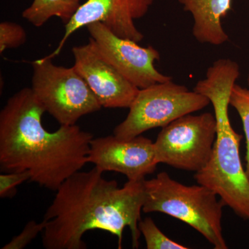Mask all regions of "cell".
Here are the masks:
<instances>
[{
    "mask_svg": "<svg viewBox=\"0 0 249 249\" xmlns=\"http://www.w3.org/2000/svg\"><path fill=\"white\" fill-rule=\"evenodd\" d=\"M94 166L67 178L56 191L43 219L42 245L46 249H85L83 237L89 231L110 232L122 248L124 228L130 229L132 248L138 249L145 199L143 181H127L119 187Z\"/></svg>",
    "mask_w": 249,
    "mask_h": 249,
    "instance_id": "6da1fadb",
    "label": "cell"
},
{
    "mask_svg": "<svg viewBox=\"0 0 249 249\" xmlns=\"http://www.w3.org/2000/svg\"><path fill=\"white\" fill-rule=\"evenodd\" d=\"M45 113L31 88L8 99L0 112V168L29 172L31 182L56 191L88 163L93 137L76 124L49 132L42 124Z\"/></svg>",
    "mask_w": 249,
    "mask_h": 249,
    "instance_id": "7a4b0ae2",
    "label": "cell"
},
{
    "mask_svg": "<svg viewBox=\"0 0 249 249\" xmlns=\"http://www.w3.org/2000/svg\"><path fill=\"white\" fill-rule=\"evenodd\" d=\"M239 76L237 62L219 59L208 68L206 78L198 81L193 89L209 98L217 122L212 155L195 178L220 196L237 215L249 220V180L240 155L242 136L232 128L229 116V98Z\"/></svg>",
    "mask_w": 249,
    "mask_h": 249,
    "instance_id": "3957f363",
    "label": "cell"
},
{
    "mask_svg": "<svg viewBox=\"0 0 249 249\" xmlns=\"http://www.w3.org/2000/svg\"><path fill=\"white\" fill-rule=\"evenodd\" d=\"M145 199L142 212L162 213L179 219L200 232L215 249H228L223 237L222 200L207 187L186 186L162 172L144 180Z\"/></svg>",
    "mask_w": 249,
    "mask_h": 249,
    "instance_id": "277c9868",
    "label": "cell"
},
{
    "mask_svg": "<svg viewBox=\"0 0 249 249\" xmlns=\"http://www.w3.org/2000/svg\"><path fill=\"white\" fill-rule=\"evenodd\" d=\"M44 57L31 62L36 97L60 125H74L80 118L102 108L86 82L74 67L57 66Z\"/></svg>",
    "mask_w": 249,
    "mask_h": 249,
    "instance_id": "5b68a950",
    "label": "cell"
},
{
    "mask_svg": "<svg viewBox=\"0 0 249 249\" xmlns=\"http://www.w3.org/2000/svg\"><path fill=\"white\" fill-rule=\"evenodd\" d=\"M211 103L204 95L190 91L173 80L139 90L127 117L113 134L130 139L156 127H163L181 116L201 110Z\"/></svg>",
    "mask_w": 249,
    "mask_h": 249,
    "instance_id": "8992f818",
    "label": "cell"
},
{
    "mask_svg": "<svg viewBox=\"0 0 249 249\" xmlns=\"http://www.w3.org/2000/svg\"><path fill=\"white\" fill-rule=\"evenodd\" d=\"M216 134L212 113L181 116L162 127L154 142L157 162L197 173L209 163Z\"/></svg>",
    "mask_w": 249,
    "mask_h": 249,
    "instance_id": "52a82bcc",
    "label": "cell"
},
{
    "mask_svg": "<svg viewBox=\"0 0 249 249\" xmlns=\"http://www.w3.org/2000/svg\"><path fill=\"white\" fill-rule=\"evenodd\" d=\"M86 27L103 57L139 89L172 80L156 69L160 53L152 46L142 47L133 40L121 38L101 22Z\"/></svg>",
    "mask_w": 249,
    "mask_h": 249,
    "instance_id": "ba28073f",
    "label": "cell"
},
{
    "mask_svg": "<svg viewBox=\"0 0 249 249\" xmlns=\"http://www.w3.org/2000/svg\"><path fill=\"white\" fill-rule=\"evenodd\" d=\"M154 0H87L65 26L63 37L48 58L59 55L67 39L80 28L93 22H101L116 36L139 42L143 34L136 27L134 20L148 12Z\"/></svg>",
    "mask_w": 249,
    "mask_h": 249,
    "instance_id": "9c48e42d",
    "label": "cell"
},
{
    "mask_svg": "<svg viewBox=\"0 0 249 249\" xmlns=\"http://www.w3.org/2000/svg\"><path fill=\"white\" fill-rule=\"evenodd\" d=\"M88 160L103 173L116 172L134 181L145 180L159 164L154 142L142 135L130 139H120L114 134L93 139Z\"/></svg>",
    "mask_w": 249,
    "mask_h": 249,
    "instance_id": "30bf717a",
    "label": "cell"
},
{
    "mask_svg": "<svg viewBox=\"0 0 249 249\" xmlns=\"http://www.w3.org/2000/svg\"><path fill=\"white\" fill-rule=\"evenodd\" d=\"M75 70L86 82L102 107L129 108L138 88L103 57L91 37L86 45L72 49Z\"/></svg>",
    "mask_w": 249,
    "mask_h": 249,
    "instance_id": "8fae6325",
    "label": "cell"
},
{
    "mask_svg": "<svg viewBox=\"0 0 249 249\" xmlns=\"http://www.w3.org/2000/svg\"><path fill=\"white\" fill-rule=\"evenodd\" d=\"M194 19L193 35L197 42L214 46L229 40L222 19L232 9V0H178Z\"/></svg>",
    "mask_w": 249,
    "mask_h": 249,
    "instance_id": "7c38bea8",
    "label": "cell"
},
{
    "mask_svg": "<svg viewBox=\"0 0 249 249\" xmlns=\"http://www.w3.org/2000/svg\"><path fill=\"white\" fill-rule=\"evenodd\" d=\"M80 5V0H34L23 11L22 17L36 27H42L53 17L60 18L67 24Z\"/></svg>",
    "mask_w": 249,
    "mask_h": 249,
    "instance_id": "4fadbf2b",
    "label": "cell"
},
{
    "mask_svg": "<svg viewBox=\"0 0 249 249\" xmlns=\"http://www.w3.org/2000/svg\"><path fill=\"white\" fill-rule=\"evenodd\" d=\"M229 105L235 108L243 124L247 140L245 171L249 180V89L235 83L231 92Z\"/></svg>",
    "mask_w": 249,
    "mask_h": 249,
    "instance_id": "5bb4252c",
    "label": "cell"
},
{
    "mask_svg": "<svg viewBox=\"0 0 249 249\" xmlns=\"http://www.w3.org/2000/svg\"><path fill=\"white\" fill-rule=\"evenodd\" d=\"M141 233L145 238L147 249H187L188 247L170 240L164 235L151 217H146L139 223Z\"/></svg>",
    "mask_w": 249,
    "mask_h": 249,
    "instance_id": "9a60e30c",
    "label": "cell"
},
{
    "mask_svg": "<svg viewBox=\"0 0 249 249\" xmlns=\"http://www.w3.org/2000/svg\"><path fill=\"white\" fill-rule=\"evenodd\" d=\"M27 41V33L18 23H0V53L6 49L18 48Z\"/></svg>",
    "mask_w": 249,
    "mask_h": 249,
    "instance_id": "2e32d148",
    "label": "cell"
},
{
    "mask_svg": "<svg viewBox=\"0 0 249 249\" xmlns=\"http://www.w3.org/2000/svg\"><path fill=\"white\" fill-rule=\"evenodd\" d=\"M46 227V221L36 222L31 220L26 224L22 231L15 236L9 243L2 247V249H22L25 248L31 241L34 240L39 233L43 232Z\"/></svg>",
    "mask_w": 249,
    "mask_h": 249,
    "instance_id": "e0dca14e",
    "label": "cell"
},
{
    "mask_svg": "<svg viewBox=\"0 0 249 249\" xmlns=\"http://www.w3.org/2000/svg\"><path fill=\"white\" fill-rule=\"evenodd\" d=\"M28 171L6 173L0 175V197H11L16 194V188L24 181H30Z\"/></svg>",
    "mask_w": 249,
    "mask_h": 249,
    "instance_id": "ac0fdd59",
    "label": "cell"
},
{
    "mask_svg": "<svg viewBox=\"0 0 249 249\" xmlns=\"http://www.w3.org/2000/svg\"><path fill=\"white\" fill-rule=\"evenodd\" d=\"M247 83H248V85H249V73L248 78H247Z\"/></svg>",
    "mask_w": 249,
    "mask_h": 249,
    "instance_id": "d6986e66",
    "label": "cell"
}]
</instances>
